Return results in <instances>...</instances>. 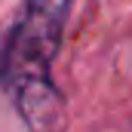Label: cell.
Returning <instances> with one entry per match:
<instances>
[{
  "label": "cell",
  "mask_w": 132,
  "mask_h": 132,
  "mask_svg": "<svg viewBox=\"0 0 132 132\" xmlns=\"http://www.w3.org/2000/svg\"><path fill=\"white\" fill-rule=\"evenodd\" d=\"M71 0H25L0 52V86L28 132L65 129V95L52 80Z\"/></svg>",
  "instance_id": "cell-1"
}]
</instances>
